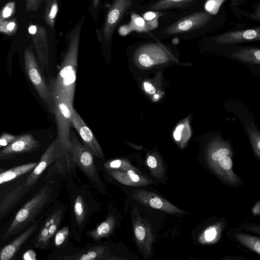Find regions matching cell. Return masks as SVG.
I'll return each mask as SVG.
<instances>
[{
  "label": "cell",
  "instance_id": "cell-35",
  "mask_svg": "<svg viewBox=\"0 0 260 260\" xmlns=\"http://www.w3.org/2000/svg\"><path fill=\"white\" fill-rule=\"evenodd\" d=\"M44 0H26L25 8L27 11H36Z\"/></svg>",
  "mask_w": 260,
  "mask_h": 260
},
{
  "label": "cell",
  "instance_id": "cell-9",
  "mask_svg": "<svg viewBox=\"0 0 260 260\" xmlns=\"http://www.w3.org/2000/svg\"><path fill=\"white\" fill-rule=\"evenodd\" d=\"M228 148L218 147L211 151L208 157V166L214 173L224 182L235 185L240 181L233 172V161Z\"/></svg>",
  "mask_w": 260,
  "mask_h": 260
},
{
  "label": "cell",
  "instance_id": "cell-32",
  "mask_svg": "<svg viewBox=\"0 0 260 260\" xmlns=\"http://www.w3.org/2000/svg\"><path fill=\"white\" fill-rule=\"evenodd\" d=\"M70 234V227L69 224L58 229L53 237L54 245L58 248H62L67 245Z\"/></svg>",
  "mask_w": 260,
  "mask_h": 260
},
{
  "label": "cell",
  "instance_id": "cell-21",
  "mask_svg": "<svg viewBox=\"0 0 260 260\" xmlns=\"http://www.w3.org/2000/svg\"><path fill=\"white\" fill-rule=\"evenodd\" d=\"M38 224L36 221L26 230L8 245L0 249V260L12 259L21 246L36 230Z\"/></svg>",
  "mask_w": 260,
  "mask_h": 260
},
{
  "label": "cell",
  "instance_id": "cell-41",
  "mask_svg": "<svg viewBox=\"0 0 260 260\" xmlns=\"http://www.w3.org/2000/svg\"><path fill=\"white\" fill-rule=\"evenodd\" d=\"M183 127H184L183 124H180V125H178L176 127V128L174 133V134H173L174 138L175 139V140H176L177 141H179L181 140V132L183 129Z\"/></svg>",
  "mask_w": 260,
  "mask_h": 260
},
{
  "label": "cell",
  "instance_id": "cell-5",
  "mask_svg": "<svg viewBox=\"0 0 260 260\" xmlns=\"http://www.w3.org/2000/svg\"><path fill=\"white\" fill-rule=\"evenodd\" d=\"M124 247L111 243L86 244L75 251L65 253L56 259L61 260H127L128 256H134L128 250L120 251ZM129 258V257H128ZM131 259L130 258H129Z\"/></svg>",
  "mask_w": 260,
  "mask_h": 260
},
{
  "label": "cell",
  "instance_id": "cell-39",
  "mask_svg": "<svg viewBox=\"0 0 260 260\" xmlns=\"http://www.w3.org/2000/svg\"><path fill=\"white\" fill-rule=\"evenodd\" d=\"M23 259L26 260H36L37 259L36 253L34 250H29L23 254Z\"/></svg>",
  "mask_w": 260,
  "mask_h": 260
},
{
  "label": "cell",
  "instance_id": "cell-29",
  "mask_svg": "<svg viewBox=\"0 0 260 260\" xmlns=\"http://www.w3.org/2000/svg\"><path fill=\"white\" fill-rule=\"evenodd\" d=\"M58 11V0H45L44 19L46 23L52 29H54Z\"/></svg>",
  "mask_w": 260,
  "mask_h": 260
},
{
  "label": "cell",
  "instance_id": "cell-15",
  "mask_svg": "<svg viewBox=\"0 0 260 260\" xmlns=\"http://www.w3.org/2000/svg\"><path fill=\"white\" fill-rule=\"evenodd\" d=\"M40 143L32 135L24 134L18 137L0 150V160L11 159L16 156L37 150Z\"/></svg>",
  "mask_w": 260,
  "mask_h": 260
},
{
  "label": "cell",
  "instance_id": "cell-46",
  "mask_svg": "<svg viewBox=\"0 0 260 260\" xmlns=\"http://www.w3.org/2000/svg\"><path fill=\"white\" fill-rule=\"evenodd\" d=\"M4 171H5V169L0 168V173H2Z\"/></svg>",
  "mask_w": 260,
  "mask_h": 260
},
{
  "label": "cell",
  "instance_id": "cell-43",
  "mask_svg": "<svg viewBox=\"0 0 260 260\" xmlns=\"http://www.w3.org/2000/svg\"><path fill=\"white\" fill-rule=\"evenodd\" d=\"M101 0H92V8L94 11H95L99 6Z\"/></svg>",
  "mask_w": 260,
  "mask_h": 260
},
{
  "label": "cell",
  "instance_id": "cell-3",
  "mask_svg": "<svg viewBox=\"0 0 260 260\" xmlns=\"http://www.w3.org/2000/svg\"><path fill=\"white\" fill-rule=\"evenodd\" d=\"M70 148L67 150L72 164L87 178L90 185L101 194L107 193V187L98 172L93 156L80 143L73 131L70 133Z\"/></svg>",
  "mask_w": 260,
  "mask_h": 260
},
{
  "label": "cell",
  "instance_id": "cell-36",
  "mask_svg": "<svg viewBox=\"0 0 260 260\" xmlns=\"http://www.w3.org/2000/svg\"><path fill=\"white\" fill-rule=\"evenodd\" d=\"M142 87L145 92L150 95L155 94L156 91L155 87L151 82L148 81H146L142 83Z\"/></svg>",
  "mask_w": 260,
  "mask_h": 260
},
{
  "label": "cell",
  "instance_id": "cell-42",
  "mask_svg": "<svg viewBox=\"0 0 260 260\" xmlns=\"http://www.w3.org/2000/svg\"><path fill=\"white\" fill-rule=\"evenodd\" d=\"M252 213L254 215H259L260 214V202L258 201L253 206L252 209Z\"/></svg>",
  "mask_w": 260,
  "mask_h": 260
},
{
  "label": "cell",
  "instance_id": "cell-1",
  "mask_svg": "<svg viewBox=\"0 0 260 260\" xmlns=\"http://www.w3.org/2000/svg\"><path fill=\"white\" fill-rule=\"evenodd\" d=\"M84 21V15H82L72 29L69 47L59 72L48 85L52 96H64L71 104L73 103L75 95L80 37Z\"/></svg>",
  "mask_w": 260,
  "mask_h": 260
},
{
  "label": "cell",
  "instance_id": "cell-7",
  "mask_svg": "<svg viewBox=\"0 0 260 260\" xmlns=\"http://www.w3.org/2000/svg\"><path fill=\"white\" fill-rule=\"evenodd\" d=\"M24 58L25 71L30 81L42 100L52 113L53 101L52 93L43 77L35 56L30 48L25 49Z\"/></svg>",
  "mask_w": 260,
  "mask_h": 260
},
{
  "label": "cell",
  "instance_id": "cell-30",
  "mask_svg": "<svg viewBox=\"0 0 260 260\" xmlns=\"http://www.w3.org/2000/svg\"><path fill=\"white\" fill-rule=\"evenodd\" d=\"M196 0H160L150 7L152 10L172 9L186 6Z\"/></svg>",
  "mask_w": 260,
  "mask_h": 260
},
{
  "label": "cell",
  "instance_id": "cell-12",
  "mask_svg": "<svg viewBox=\"0 0 260 260\" xmlns=\"http://www.w3.org/2000/svg\"><path fill=\"white\" fill-rule=\"evenodd\" d=\"M133 0H115L109 10L101 35L104 43L111 42L115 28L131 8Z\"/></svg>",
  "mask_w": 260,
  "mask_h": 260
},
{
  "label": "cell",
  "instance_id": "cell-40",
  "mask_svg": "<svg viewBox=\"0 0 260 260\" xmlns=\"http://www.w3.org/2000/svg\"><path fill=\"white\" fill-rule=\"evenodd\" d=\"M158 17H157L153 20L146 21V25L148 30H152L157 27L158 24Z\"/></svg>",
  "mask_w": 260,
  "mask_h": 260
},
{
  "label": "cell",
  "instance_id": "cell-44",
  "mask_svg": "<svg viewBox=\"0 0 260 260\" xmlns=\"http://www.w3.org/2000/svg\"><path fill=\"white\" fill-rule=\"evenodd\" d=\"M254 58L258 61L260 60V50L259 49H256L254 52Z\"/></svg>",
  "mask_w": 260,
  "mask_h": 260
},
{
  "label": "cell",
  "instance_id": "cell-14",
  "mask_svg": "<svg viewBox=\"0 0 260 260\" xmlns=\"http://www.w3.org/2000/svg\"><path fill=\"white\" fill-rule=\"evenodd\" d=\"M67 208L68 206L62 205L47 217L38 235L36 247L45 249L47 247L59 229Z\"/></svg>",
  "mask_w": 260,
  "mask_h": 260
},
{
  "label": "cell",
  "instance_id": "cell-28",
  "mask_svg": "<svg viewBox=\"0 0 260 260\" xmlns=\"http://www.w3.org/2000/svg\"><path fill=\"white\" fill-rule=\"evenodd\" d=\"M234 236L241 244L252 251L260 254V239L258 237L243 233H236Z\"/></svg>",
  "mask_w": 260,
  "mask_h": 260
},
{
  "label": "cell",
  "instance_id": "cell-22",
  "mask_svg": "<svg viewBox=\"0 0 260 260\" xmlns=\"http://www.w3.org/2000/svg\"><path fill=\"white\" fill-rule=\"evenodd\" d=\"M259 28L231 31L222 34L215 39L219 44H228L244 41L259 40Z\"/></svg>",
  "mask_w": 260,
  "mask_h": 260
},
{
  "label": "cell",
  "instance_id": "cell-10",
  "mask_svg": "<svg viewBox=\"0 0 260 260\" xmlns=\"http://www.w3.org/2000/svg\"><path fill=\"white\" fill-rule=\"evenodd\" d=\"M130 198L141 205L171 214H182L183 211L157 194L143 189L132 190Z\"/></svg>",
  "mask_w": 260,
  "mask_h": 260
},
{
  "label": "cell",
  "instance_id": "cell-27",
  "mask_svg": "<svg viewBox=\"0 0 260 260\" xmlns=\"http://www.w3.org/2000/svg\"><path fill=\"white\" fill-rule=\"evenodd\" d=\"M29 189V187L24 185L18 187L15 190L10 192L2 202L0 206V211L4 212L9 210V208L13 206V204L16 203Z\"/></svg>",
  "mask_w": 260,
  "mask_h": 260
},
{
  "label": "cell",
  "instance_id": "cell-37",
  "mask_svg": "<svg viewBox=\"0 0 260 260\" xmlns=\"http://www.w3.org/2000/svg\"><path fill=\"white\" fill-rule=\"evenodd\" d=\"M13 7L12 4L6 6L0 14V20H4L11 16L12 13Z\"/></svg>",
  "mask_w": 260,
  "mask_h": 260
},
{
  "label": "cell",
  "instance_id": "cell-19",
  "mask_svg": "<svg viewBox=\"0 0 260 260\" xmlns=\"http://www.w3.org/2000/svg\"><path fill=\"white\" fill-rule=\"evenodd\" d=\"M34 47L42 69L48 70L49 64V46L46 29L40 25H31L28 28Z\"/></svg>",
  "mask_w": 260,
  "mask_h": 260
},
{
  "label": "cell",
  "instance_id": "cell-47",
  "mask_svg": "<svg viewBox=\"0 0 260 260\" xmlns=\"http://www.w3.org/2000/svg\"><path fill=\"white\" fill-rule=\"evenodd\" d=\"M1 146L0 145V148H1Z\"/></svg>",
  "mask_w": 260,
  "mask_h": 260
},
{
  "label": "cell",
  "instance_id": "cell-24",
  "mask_svg": "<svg viewBox=\"0 0 260 260\" xmlns=\"http://www.w3.org/2000/svg\"><path fill=\"white\" fill-rule=\"evenodd\" d=\"M133 31L138 32L148 31L145 20L142 16L134 12L131 13L130 22L121 26L118 29V32L121 36H126Z\"/></svg>",
  "mask_w": 260,
  "mask_h": 260
},
{
  "label": "cell",
  "instance_id": "cell-38",
  "mask_svg": "<svg viewBox=\"0 0 260 260\" xmlns=\"http://www.w3.org/2000/svg\"><path fill=\"white\" fill-rule=\"evenodd\" d=\"M159 15L158 12L153 11H148L145 12L143 15V18L145 21H150L155 19V18L159 17Z\"/></svg>",
  "mask_w": 260,
  "mask_h": 260
},
{
  "label": "cell",
  "instance_id": "cell-45",
  "mask_svg": "<svg viewBox=\"0 0 260 260\" xmlns=\"http://www.w3.org/2000/svg\"><path fill=\"white\" fill-rule=\"evenodd\" d=\"M154 98L155 99H157L159 98V95L157 94H154Z\"/></svg>",
  "mask_w": 260,
  "mask_h": 260
},
{
  "label": "cell",
  "instance_id": "cell-2",
  "mask_svg": "<svg viewBox=\"0 0 260 260\" xmlns=\"http://www.w3.org/2000/svg\"><path fill=\"white\" fill-rule=\"evenodd\" d=\"M67 184L71 205L70 235L74 240L80 241L90 217L101 207L90 191V185L76 184L74 180Z\"/></svg>",
  "mask_w": 260,
  "mask_h": 260
},
{
  "label": "cell",
  "instance_id": "cell-31",
  "mask_svg": "<svg viewBox=\"0 0 260 260\" xmlns=\"http://www.w3.org/2000/svg\"><path fill=\"white\" fill-rule=\"evenodd\" d=\"M220 228L219 225H213L206 228L200 237V241L203 244L211 243L215 241L219 236Z\"/></svg>",
  "mask_w": 260,
  "mask_h": 260
},
{
  "label": "cell",
  "instance_id": "cell-23",
  "mask_svg": "<svg viewBox=\"0 0 260 260\" xmlns=\"http://www.w3.org/2000/svg\"><path fill=\"white\" fill-rule=\"evenodd\" d=\"M103 166L106 171L126 172L133 170L138 172H142L138 167L127 157L110 159L104 163Z\"/></svg>",
  "mask_w": 260,
  "mask_h": 260
},
{
  "label": "cell",
  "instance_id": "cell-11",
  "mask_svg": "<svg viewBox=\"0 0 260 260\" xmlns=\"http://www.w3.org/2000/svg\"><path fill=\"white\" fill-rule=\"evenodd\" d=\"M67 151L57 137L42 155L40 160L27 178L25 186L32 187L44 171Z\"/></svg>",
  "mask_w": 260,
  "mask_h": 260
},
{
  "label": "cell",
  "instance_id": "cell-18",
  "mask_svg": "<svg viewBox=\"0 0 260 260\" xmlns=\"http://www.w3.org/2000/svg\"><path fill=\"white\" fill-rule=\"evenodd\" d=\"M210 18V14L207 12L200 11L194 13L168 26L165 29V33L174 35L187 32L206 24Z\"/></svg>",
  "mask_w": 260,
  "mask_h": 260
},
{
  "label": "cell",
  "instance_id": "cell-8",
  "mask_svg": "<svg viewBox=\"0 0 260 260\" xmlns=\"http://www.w3.org/2000/svg\"><path fill=\"white\" fill-rule=\"evenodd\" d=\"M53 112L57 128V138L63 147L68 150L70 146V133L71 125L72 108L73 107L68 99L62 96H52Z\"/></svg>",
  "mask_w": 260,
  "mask_h": 260
},
{
  "label": "cell",
  "instance_id": "cell-25",
  "mask_svg": "<svg viewBox=\"0 0 260 260\" xmlns=\"http://www.w3.org/2000/svg\"><path fill=\"white\" fill-rule=\"evenodd\" d=\"M38 162H32L11 168L0 173V184L13 180L33 170Z\"/></svg>",
  "mask_w": 260,
  "mask_h": 260
},
{
  "label": "cell",
  "instance_id": "cell-6",
  "mask_svg": "<svg viewBox=\"0 0 260 260\" xmlns=\"http://www.w3.org/2000/svg\"><path fill=\"white\" fill-rule=\"evenodd\" d=\"M134 240L140 254L145 259L152 255L154 235L151 226L139 210L131 205L130 211Z\"/></svg>",
  "mask_w": 260,
  "mask_h": 260
},
{
  "label": "cell",
  "instance_id": "cell-17",
  "mask_svg": "<svg viewBox=\"0 0 260 260\" xmlns=\"http://www.w3.org/2000/svg\"><path fill=\"white\" fill-rule=\"evenodd\" d=\"M121 216L113 207H109L108 213L105 219L94 229L86 231L85 234L94 241L110 236L117 228L120 227Z\"/></svg>",
  "mask_w": 260,
  "mask_h": 260
},
{
  "label": "cell",
  "instance_id": "cell-4",
  "mask_svg": "<svg viewBox=\"0 0 260 260\" xmlns=\"http://www.w3.org/2000/svg\"><path fill=\"white\" fill-rule=\"evenodd\" d=\"M54 185L53 181H49L19 210L4 234V239L18 233L32 221L52 199L55 193Z\"/></svg>",
  "mask_w": 260,
  "mask_h": 260
},
{
  "label": "cell",
  "instance_id": "cell-16",
  "mask_svg": "<svg viewBox=\"0 0 260 260\" xmlns=\"http://www.w3.org/2000/svg\"><path fill=\"white\" fill-rule=\"evenodd\" d=\"M165 57L164 50L157 44H146L136 49L132 60L139 68H148L161 62Z\"/></svg>",
  "mask_w": 260,
  "mask_h": 260
},
{
  "label": "cell",
  "instance_id": "cell-34",
  "mask_svg": "<svg viewBox=\"0 0 260 260\" xmlns=\"http://www.w3.org/2000/svg\"><path fill=\"white\" fill-rule=\"evenodd\" d=\"M17 136L7 133H3L0 137V145L6 146L13 141Z\"/></svg>",
  "mask_w": 260,
  "mask_h": 260
},
{
  "label": "cell",
  "instance_id": "cell-20",
  "mask_svg": "<svg viewBox=\"0 0 260 260\" xmlns=\"http://www.w3.org/2000/svg\"><path fill=\"white\" fill-rule=\"evenodd\" d=\"M107 174L117 182L131 187H143L153 184V181L142 172L106 171Z\"/></svg>",
  "mask_w": 260,
  "mask_h": 260
},
{
  "label": "cell",
  "instance_id": "cell-33",
  "mask_svg": "<svg viewBox=\"0 0 260 260\" xmlns=\"http://www.w3.org/2000/svg\"><path fill=\"white\" fill-rule=\"evenodd\" d=\"M226 0H208L205 5L206 12L212 15H215L218 12L220 6Z\"/></svg>",
  "mask_w": 260,
  "mask_h": 260
},
{
  "label": "cell",
  "instance_id": "cell-26",
  "mask_svg": "<svg viewBox=\"0 0 260 260\" xmlns=\"http://www.w3.org/2000/svg\"><path fill=\"white\" fill-rule=\"evenodd\" d=\"M145 165L151 174L157 179H161L165 175V167L158 156L155 154L146 155Z\"/></svg>",
  "mask_w": 260,
  "mask_h": 260
},
{
  "label": "cell",
  "instance_id": "cell-13",
  "mask_svg": "<svg viewBox=\"0 0 260 260\" xmlns=\"http://www.w3.org/2000/svg\"><path fill=\"white\" fill-rule=\"evenodd\" d=\"M71 122L80 136L83 145L91 154L99 159H105L103 150L95 137L73 107Z\"/></svg>",
  "mask_w": 260,
  "mask_h": 260
}]
</instances>
